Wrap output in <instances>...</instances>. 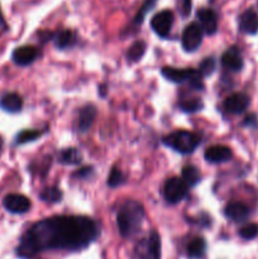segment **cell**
Returning <instances> with one entry per match:
<instances>
[{"label": "cell", "instance_id": "1", "mask_svg": "<svg viewBox=\"0 0 258 259\" xmlns=\"http://www.w3.org/2000/svg\"><path fill=\"white\" fill-rule=\"evenodd\" d=\"M96 222L88 217L58 215L33 224L19 240L17 255L32 259L46 250L78 252L99 237Z\"/></svg>", "mask_w": 258, "mask_h": 259}, {"label": "cell", "instance_id": "2", "mask_svg": "<svg viewBox=\"0 0 258 259\" xmlns=\"http://www.w3.org/2000/svg\"><path fill=\"white\" fill-rule=\"evenodd\" d=\"M144 220V207L134 200L124 202L116 214V224L123 238H131L141 230Z\"/></svg>", "mask_w": 258, "mask_h": 259}, {"label": "cell", "instance_id": "3", "mask_svg": "<svg viewBox=\"0 0 258 259\" xmlns=\"http://www.w3.org/2000/svg\"><path fill=\"white\" fill-rule=\"evenodd\" d=\"M162 142L164 146L174 149L177 153L190 154L199 147L201 141H200L199 134L189 131H176L164 136Z\"/></svg>", "mask_w": 258, "mask_h": 259}, {"label": "cell", "instance_id": "4", "mask_svg": "<svg viewBox=\"0 0 258 259\" xmlns=\"http://www.w3.org/2000/svg\"><path fill=\"white\" fill-rule=\"evenodd\" d=\"M137 259H161V238L156 232H151L139 240L134 248Z\"/></svg>", "mask_w": 258, "mask_h": 259}, {"label": "cell", "instance_id": "5", "mask_svg": "<svg viewBox=\"0 0 258 259\" xmlns=\"http://www.w3.org/2000/svg\"><path fill=\"white\" fill-rule=\"evenodd\" d=\"M189 186L180 177H171L163 187V196L168 204H179L186 197Z\"/></svg>", "mask_w": 258, "mask_h": 259}, {"label": "cell", "instance_id": "6", "mask_svg": "<svg viewBox=\"0 0 258 259\" xmlns=\"http://www.w3.org/2000/svg\"><path fill=\"white\" fill-rule=\"evenodd\" d=\"M204 30L199 23L192 22L184 29L181 35V45L186 52H195L202 43Z\"/></svg>", "mask_w": 258, "mask_h": 259}, {"label": "cell", "instance_id": "7", "mask_svg": "<svg viewBox=\"0 0 258 259\" xmlns=\"http://www.w3.org/2000/svg\"><path fill=\"white\" fill-rule=\"evenodd\" d=\"M174 20L175 15L171 10H162V12L153 15V18L151 19V27L158 37L167 38L171 33Z\"/></svg>", "mask_w": 258, "mask_h": 259}, {"label": "cell", "instance_id": "8", "mask_svg": "<svg viewBox=\"0 0 258 259\" xmlns=\"http://www.w3.org/2000/svg\"><path fill=\"white\" fill-rule=\"evenodd\" d=\"M3 205H4L5 210L12 214H25L29 211L30 200L27 196L20 194H9L4 197L3 200Z\"/></svg>", "mask_w": 258, "mask_h": 259}, {"label": "cell", "instance_id": "9", "mask_svg": "<svg viewBox=\"0 0 258 259\" xmlns=\"http://www.w3.org/2000/svg\"><path fill=\"white\" fill-rule=\"evenodd\" d=\"M250 104V99L244 93H235L228 96L224 101V110L233 115H239L244 113Z\"/></svg>", "mask_w": 258, "mask_h": 259}, {"label": "cell", "instance_id": "10", "mask_svg": "<svg viewBox=\"0 0 258 259\" xmlns=\"http://www.w3.org/2000/svg\"><path fill=\"white\" fill-rule=\"evenodd\" d=\"M238 28L242 33L254 35L258 33V12L253 8H248L238 18Z\"/></svg>", "mask_w": 258, "mask_h": 259}, {"label": "cell", "instance_id": "11", "mask_svg": "<svg viewBox=\"0 0 258 259\" xmlns=\"http://www.w3.org/2000/svg\"><path fill=\"white\" fill-rule=\"evenodd\" d=\"M38 55L39 52L34 46H20L13 51L12 60L15 65L24 67V66L32 65L37 60Z\"/></svg>", "mask_w": 258, "mask_h": 259}, {"label": "cell", "instance_id": "12", "mask_svg": "<svg viewBox=\"0 0 258 259\" xmlns=\"http://www.w3.org/2000/svg\"><path fill=\"white\" fill-rule=\"evenodd\" d=\"M196 17L200 22V27L207 35H212L218 30V14L210 8H201L197 10Z\"/></svg>", "mask_w": 258, "mask_h": 259}, {"label": "cell", "instance_id": "13", "mask_svg": "<svg viewBox=\"0 0 258 259\" xmlns=\"http://www.w3.org/2000/svg\"><path fill=\"white\" fill-rule=\"evenodd\" d=\"M222 65L223 67L232 71V72H239L244 66V61H243L239 48L235 47V46L228 48L222 56Z\"/></svg>", "mask_w": 258, "mask_h": 259}, {"label": "cell", "instance_id": "14", "mask_svg": "<svg viewBox=\"0 0 258 259\" xmlns=\"http://www.w3.org/2000/svg\"><path fill=\"white\" fill-rule=\"evenodd\" d=\"M224 215L234 223H243L250 217V209L240 201H232L225 206Z\"/></svg>", "mask_w": 258, "mask_h": 259}, {"label": "cell", "instance_id": "15", "mask_svg": "<svg viewBox=\"0 0 258 259\" xmlns=\"http://www.w3.org/2000/svg\"><path fill=\"white\" fill-rule=\"evenodd\" d=\"M204 157L209 163H224V162H228L232 159L233 152L229 147L217 144V146L209 147L205 151Z\"/></svg>", "mask_w": 258, "mask_h": 259}, {"label": "cell", "instance_id": "16", "mask_svg": "<svg viewBox=\"0 0 258 259\" xmlns=\"http://www.w3.org/2000/svg\"><path fill=\"white\" fill-rule=\"evenodd\" d=\"M96 114H98V111H96V108L93 104H88V105H85L83 108H81L77 119L78 132L86 133V132L93 126L96 118Z\"/></svg>", "mask_w": 258, "mask_h": 259}, {"label": "cell", "instance_id": "17", "mask_svg": "<svg viewBox=\"0 0 258 259\" xmlns=\"http://www.w3.org/2000/svg\"><path fill=\"white\" fill-rule=\"evenodd\" d=\"M192 68H176L171 66H164L162 67L161 73L164 78L175 83H181L184 81H189L191 75Z\"/></svg>", "mask_w": 258, "mask_h": 259}, {"label": "cell", "instance_id": "18", "mask_svg": "<svg viewBox=\"0 0 258 259\" xmlns=\"http://www.w3.org/2000/svg\"><path fill=\"white\" fill-rule=\"evenodd\" d=\"M53 42L58 50H67L73 47L77 42L76 33L71 29H62L57 33H53Z\"/></svg>", "mask_w": 258, "mask_h": 259}, {"label": "cell", "instance_id": "19", "mask_svg": "<svg viewBox=\"0 0 258 259\" xmlns=\"http://www.w3.org/2000/svg\"><path fill=\"white\" fill-rule=\"evenodd\" d=\"M0 108L7 113H19L23 108V100L18 94L8 93L0 99Z\"/></svg>", "mask_w": 258, "mask_h": 259}, {"label": "cell", "instance_id": "20", "mask_svg": "<svg viewBox=\"0 0 258 259\" xmlns=\"http://www.w3.org/2000/svg\"><path fill=\"white\" fill-rule=\"evenodd\" d=\"M187 257L190 259H201L206 253V242L204 238H194L187 245Z\"/></svg>", "mask_w": 258, "mask_h": 259}, {"label": "cell", "instance_id": "21", "mask_svg": "<svg viewBox=\"0 0 258 259\" xmlns=\"http://www.w3.org/2000/svg\"><path fill=\"white\" fill-rule=\"evenodd\" d=\"M81 161H82V156L77 148L62 149L58 154V162L62 164L73 166V164H78Z\"/></svg>", "mask_w": 258, "mask_h": 259}, {"label": "cell", "instance_id": "22", "mask_svg": "<svg viewBox=\"0 0 258 259\" xmlns=\"http://www.w3.org/2000/svg\"><path fill=\"white\" fill-rule=\"evenodd\" d=\"M147 45L143 40H137L134 42L131 47L128 48V52H126V60L129 63H136L138 61H141V58L143 57L144 53H146Z\"/></svg>", "mask_w": 258, "mask_h": 259}, {"label": "cell", "instance_id": "23", "mask_svg": "<svg viewBox=\"0 0 258 259\" xmlns=\"http://www.w3.org/2000/svg\"><path fill=\"white\" fill-rule=\"evenodd\" d=\"M182 180L189 187H194L200 182L201 175H200L197 167L192 166V164H187L182 168Z\"/></svg>", "mask_w": 258, "mask_h": 259}, {"label": "cell", "instance_id": "24", "mask_svg": "<svg viewBox=\"0 0 258 259\" xmlns=\"http://www.w3.org/2000/svg\"><path fill=\"white\" fill-rule=\"evenodd\" d=\"M45 134V131H37V129H25V131L19 132L15 137V144L20 146V144L30 143V142L37 141L38 138Z\"/></svg>", "mask_w": 258, "mask_h": 259}, {"label": "cell", "instance_id": "25", "mask_svg": "<svg viewBox=\"0 0 258 259\" xmlns=\"http://www.w3.org/2000/svg\"><path fill=\"white\" fill-rule=\"evenodd\" d=\"M62 191H61L58 187L52 186L47 187L42 191V194L39 195L40 200L45 202H50V204H55V202H60L61 199H62Z\"/></svg>", "mask_w": 258, "mask_h": 259}, {"label": "cell", "instance_id": "26", "mask_svg": "<svg viewBox=\"0 0 258 259\" xmlns=\"http://www.w3.org/2000/svg\"><path fill=\"white\" fill-rule=\"evenodd\" d=\"M156 3H157V0H144L143 4H142V7L139 8V10L137 12L136 17H134V19H133V24L136 25V27H138V25H141L142 23H143L146 15L148 14L152 9H153L154 5H156Z\"/></svg>", "mask_w": 258, "mask_h": 259}, {"label": "cell", "instance_id": "27", "mask_svg": "<svg viewBox=\"0 0 258 259\" xmlns=\"http://www.w3.org/2000/svg\"><path fill=\"white\" fill-rule=\"evenodd\" d=\"M204 108L202 101L199 98H192V99H185L180 103V109L185 113H196Z\"/></svg>", "mask_w": 258, "mask_h": 259}, {"label": "cell", "instance_id": "28", "mask_svg": "<svg viewBox=\"0 0 258 259\" xmlns=\"http://www.w3.org/2000/svg\"><path fill=\"white\" fill-rule=\"evenodd\" d=\"M239 235L244 240H252L258 237V224L255 223H249L245 224L239 229Z\"/></svg>", "mask_w": 258, "mask_h": 259}, {"label": "cell", "instance_id": "29", "mask_svg": "<svg viewBox=\"0 0 258 259\" xmlns=\"http://www.w3.org/2000/svg\"><path fill=\"white\" fill-rule=\"evenodd\" d=\"M217 68V62H215L214 57H206L201 61L199 66V71L202 75V77H207V76L212 75Z\"/></svg>", "mask_w": 258, "mask_h": 259}, {"label": "cell", "instance_id": "30", "mask_svg": "<svg viewBox=\"0 0 258 259\" xmlns=\"http://www.w3.org/2000/svg\"><path fill=\"white\" fill-rule=\"evenodd\" d=\"M124 182H125V176L123 175V172L116 168V167H113L110 171V175L108 177V186L114 189V187H118L120 185H123Z\"/></svg>", "mask_w": 258, "mask_h": 259}, {"label": "cell", "instance_id": "31", "mask_svg": "<svg viewBox=\"0 0 258 259\" xmlns=\"http://www.w3.org/2000/svg\"><path fill=\"white\" fill-rule=\"evenodd\" d=\"M177 10L182 18H187L192 9V0H176Z\"/></svg>", "mask_w": 258, "mask_h": 259}, {"label": "cell", "instance_id": "32", "mask_svg": "<svg viewBox=\"0 0 258 259\" xmlns=\"http://www.w3.org/2000/svg\"><path fill=\"white\" fill-rule=\"evenodd\" d=\"M243 125L249 126V128H257L258 126V118L255 114H249L248 116H245L244 121H243Z\"/></svg>", "mask_w": 258, "mask_h": 259}, {"label": "cell", "instance_id": "33", "mask_svg": "<svg viewBox=\"0 0 258 259\" xmlns=\"http://www.w3.org/2000/svg\"><path fill=\"white\" fill-rule=\"evenodd\" d=\"M93 174H94V168L93 167L88 166V167H83V168L78 169V171L76 172L73 176H77V177H80V179H89V177H90Z\"/></svg>", "mask_w": 258, "mask_h": 259}, {"label": "cell", "instance_id": "34", "mask_svg": "<svg viewBox=\"0 0 258 259\" xmlns=\"http://www.w3.org/2000/svg\"><path fill=\"white\" fill-rule=\"evenodd\" d=\"M4 17H3V12H2V8H0V25H4Z\"/></svg>", "mask_w": 258, "mask_h": 259}, {"label": "cell", "instance_id": "35", "mask_svg": "<svg viewBox=\"0 0 258 259\" xmlns=\"http://www.w3.org/2000/svg\"><path fill=\"white\" fill-rule=\"evenodd\" d=\"M2 149H3V141L2 138H0V153H2Z\"/></svg>", "mask_w": 258, "mask_h": 259}]
</instances>
